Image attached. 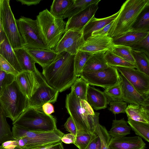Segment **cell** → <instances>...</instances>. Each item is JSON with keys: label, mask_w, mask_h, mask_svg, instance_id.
<instances>
[{"label": "cell", "mask_w": 149, "mask_h": 149, "mask_svg": "<svg viewBox=\"0 0 149 149\" xmlns=\"http://www.w3.org/2000/svg\"><path fill=\"white\" fill-rule=\"evenodd\" d=\"M74 55L64 52L57 54L53 61L42 68V74L48 84L58 92L70 87L77 78L74 67Z\"/></svg>", "instance_id": "6da1fadb"}, {"label": "cell", "mask_w": 149, "mask_h": 149, "mask_svg": "<svg viewBox=\"0 0 149 149\" xmlns=\"http://www.w3.org/2000/svg\"><path fill=\"white\" fill-rule=\"evenodd\" d=\"M65 107L74 122L78 133H95V123L99 118L100 113L94 112L86 101L79 99L71 90L66 95Z\"/></svg>", "instance_id": "7a4b0ae2"}, {"label": "cell", "mask_w": 149, "mask_h": 149, "mask_svg": "<svg viewBox=\"0 0 149 149\" xmlns=\"http://www.w3.org/2000/svg\"><path fill=\"white\" fill-rule=\"evenodd\" d=\"M149 6V0H127L123 4L114 20L108 36L113 38L132 30L133 25L142 11Z\"/></svg>", "instance_id": "3957f363"}, {"label": "cell", "mask_w": 149, "mask_h": 149, "mask_svg": "<svg viewBox=\"0 0 149 149\" xmlns=\"http://www.w3.org/2000/svg\"><path fill=\"white\" fill-rule=\"evenodd\" d=\"M13 125L37 132H51L57 129L54 117L45 114L41 110L30 107H27L13 122Z\"/></svg>", "instance_id": "277c9868"}, {"label": "cell", "mask_w": 149, "mask_h": 149, "mask_svg": "<svg viewBox=\"0 0 149 149\" xmlns=\"http://www.w3.org/2000/svg\"><path fill=\"white\" fill-rule=\"evenodd\" d=\"M12 132L15 140L21 138V149H33L61 141L65 134L58 129L51 132H37L15 125L12 127Z\"/></svg>", "instance_id": "5b68a950"}, {"label": "cell", "mask_w": 149, "mask_h": 149, "mask_svg": "<svg viewBox=\"0 0 149 149\" xmlns=\"http://www.w3.org/2000/svg\"><path fill=\"white\" fill-rule=\"evenodd\" d=\"M36 20L47 46L53 49L65 33L66 22L55 17L47 9L39 13Z\"/></svg>", "instance_id": "8992f818"}, {"label": "cell", "mask_w": 149, "mask_h": 149, "mask_svg": "<svg viewBox=\"0 0 149 149\" xmlns=\"http://www.w3.org/2000/svg\"><path fill=\"white\" fill-rule=\"evenodd\" d=\"M28 98L15 80L6 88L0 98V104L6 117L15 121L27 107Z\"/></svg>", "instance_id": "52a82bcc"}, {"label": "cell", "mask_w": 149, "mask_h": 149, "mask_svg": "<svg viewBox=\"0 0 149 149\" xmlns=\"http://www.w3.org/2000/svg\"><path fill=\"white\" fill-rule=\"evenodd\" d=\"M16 22L24 45L38 49H50L47 46L36 19L21 16L16 19Z\"/></svg>", "instance_id": "ba28073f"}, {"label": "cell", "mask_w": 149, "mask_h": 149, "mask_svg": "<svg viewBox=\"0 0 149 149\" xmlns=\"http://www.w3.org/2000/svg\"><path fill=\"white\" fill-rule=\"evenodd\" d=\"M9 2V0H1L0 19L3 30L14 50L23 47L24 44L19 32Z\"/></svg>", "instance_id": "9c48e42d"}, {"label": "cell", "mask_w": 149, "mask_h": 149, "mask_svg": "<svg viewBox=\"0 0 149 149\" xmlns=\"http://www.w3.org/2000/svg\"><path fill=\"white\" fill-rule=\"evenodd\" d=\"M34 72L36 76L37 83L31 96L28 99L27 107L41 110L44 104L47 102L54 103L55 102L59 92L48 84L42 74L38 69Z\"/></svg>", "instance_id": "30bf717a"}, {"label": "cell", "mask_w": 149, "mask_h": 149, "mask_svg": "<svg viewBox=\"0 0 149 149\" xmlns=\"http://www.w3.org/2000/svg\"><path fill=\"white\" fill-rule=\"evenodd\" d=\"M116 67L109 66L100 70L93 72H81L79 77L89 85L100 86L105 89L119 84L121 80Z\"/></svg>", "instance_id": "8fae6325"}, {"label": "cell", "mask_w": 149, "mask_h": 149, "mask_svg": "<svg viewBox=\"0 0 149 149\" xmlns=\"http://www.w3.org/2000/svg\"><path fill=\"white\" fill-rule=\"evenodd\" d=\"M84 41L82 30H69L65 32L53 49L57 54L65 52L75 55Z\"/></svg>", "instance_id": "7c38bea8"}, {"label": "cell", "mask_w": 149, "mask_h": 149, "mask_svg": "<svg viewBox=\"0 0 149 149\" xmlns=\"http://www.w3.org/2000/svg\"><path fill=\"white\" fill-rule=\"evenodd\" d=\"M116 68L138 92L142 95L149 97V76L135 68Z\"/></svg>", "instance_id": "4fadbf2b"}, {"label": "cell", "mask_w": 149, "mask_h": 149, "mask_svg": "<svg viewBox=\"0 0 149 149\" xmlns=\"http://www.w3.org/2000/svg\"><path fill=\"white\" fill-rule=\"evenodd\" d=\"M98 1L68 18L66 22L65 31L69 30H82L83 28L94 16L98 8Z\"/></svg>", "instance_id": "5bb4252c"}, {"label": "cell", "mask_w": 149, "mask_h": 149, "mask_svg": "<svg viewBox=\"0 0 149 149\" xmlns=\"http://www.w3.org/2000/svg\"><path fill=\"white\" fill-rule=\"evenodd\" d=\"M114 44L113 38L108 35L91 36L85 40L79 50L92 54L102 51H111Z\"/></svg>", "instance_id": "9a60e30c"}, {"label": "cell", "mask_w": 149, "mask_h": 149, "mask_svg": "<svg viewBox=\"0 0 149 149\" xmlns=\"http://www.w3.org/2000/svg\"><path fill=\"white\" fill-rule=\"evenodd\" d=\"M123 101L130 104L149 107V97L142 95L138 92L127 79L120 74Z\"/></svg>", "instance_id": "2e32d148"}, {"label": "cell", "mask_w": 149, "mask_h": 149, "mask_svg": "<svg viewBox=\"0 0 149 149\" xmlns=\"http://www.w3.org/2000/svg\"><path fill=\"white\" fill-rule=\"evenodd\" d=\"M15 80L20 89L28 99L31 96L37 83L34 72L23 71L15 76Z\"/></svg>", "instance_id": "e0dca14e"}, {"label": "cell", "mask_w": 149, "mask_h": 149, "mask_svg": "<svg viewBox=\"0 0 149 149\" xmlns=\"http://www.w3.org/2000/svg\"><path fill=\"white\" fill-rule=\"evenodd\" d=\"M109 146L110 149H145L146 144L139 136L111 138Z\"/></svg>", "instance_id": "ac0fdd59"}, {"label": "cell", "mask_w": 149, "mask_h": 149, "mask_svg": "<svg viewBox=\"0 0 149 149\" xmlns=\"http://www.w3.org/2000/svg\"><path fill=\"white\" fill-rule=\"evenodd\" d=\"M24 47L36 63L42 68L50 65L57 55L54 49H38L26 45H24Z\"/></svg>", "instance_id": "d6986e66"}, {"label": "cell", "mask_w": 149, "mask_h": 149, "mask_svg": "<svg viewBox=\"0 0 149 149\" xmlns=\"http://www.w3.org/2000/svg\"><path fill=\"white\" fill-rule=\"evenodd\" d=\"M0 54L18 72L20 73L22 71L2 26L0 33Z\"/></svg>", "instance_id": "ffe728a7"}, {"label": "cell", "mask_w": 149, "mask_h": 149, "mask_svg": "<svg viewBox=\"0 0 149 149\" xmlns=\"http://www.w3.org/2000/svg\"><path fill=\"white\" fill-rule=\"evenodd\" d=\"M120 12V10L116 13L108 17L97 18L93 16L83 28L82 31L85 40L91 36L93 32L98 30L111 22L117 17Z\"/></svg>", "instance_id": "44dd1931"}, {"label": "cell", "mask_w": 149, "mask_h": 149, "mask_svg": "<svg viewBox=\"0 0 149 149\" xmlns=\"http://www.w3.org/2000/svg\"><path fill=\"white\" fill-rule=\"evenodd\" d=\"M86 101L96 110L105 109L108 104L104 92L89 85L87 91Z\"/></svg>", "instance_id": "7402d4cb"}, {"label": "cell", "mask_w": 149, "mask_h": 149, "mask_svg": "<svg viewBox=\"0 0 149 149\" xmlns=\"http://www.w3.org/2000/svg\"><path fill=\"white\" fill-rule=\"evenodd\" d=\"M149 34V32L132 30L113 38L114 45H121L131 47Z\"/></svg>", "instance_id": "603a6c76"}, {"label": "cell", "mask_w": 149, "mask_h": 149, "mask_svg": "<svg viewBox=\"0 0 149 149\" xmlns=\"http://www.w3.org/2000/svg\"><path fill=\"white\" fill-rule=\"evenodd\" d=\"M106 52L102 51L93 54L88 60L81 72L95 71L108 67L109 65L104 56Z\"/></svg>", "instance_id": "cb8c5ba5"}, {"label": "cell", "mask_w": 149, "mask_h": 149, "mask_svg": "<svg viewBox=\"0 0 149 149\" xmlns=\"http://www.w3.org/2000/svg\"><path fill=\"white\" fill-rule=\"evenodd\" d=\"M125 113L128 119L149 123V107L138 105L130 104L127 106Z\"/></svg>", "instance_id": "d4e9b609"}, {"label": "cell", "mask_w": 149, "mask_h": 149, "mask_svg": "<svg viewBox=\"0 0 149 149\" xmlns=\"http://www.w3.org/2000/svg\"><path fill=\"white\" fill-rule=\"evenodd\" d=\"M13 50L22 71H36L37 69L35 64L36 63L24 47Z\"/></svg>", "instance_id": "484cf974"}, {"label": "cell", "mask_w": 149, "mask_h": 149, "mask_svg": "<svg viewBox=\"0 0 149 149\" xmlns=\"http://www.w3.org/2000/svg\"><path fill=\"white\" fill-rule=\"evenodd\" d=\"M127 121L124 118L120 120H113L111 127L108 132L112 138H118L125 136L130 133L131 128L127 125Z\"/></svg>", "instance_id": "4316f807"}, {"label": "cell", "mask_w": 149, "mask_h": 149, "mask_svg": "<svg viewBox=\"0 0 149 149\" xmlns=\"http://www.w3.org/2000/svg\"><path fill=\"white\" fill-rule=\"evenodd\" d=\"M6 118V113L0 104V144L8 141L16 140Z\"/></svg>", "instance_id": "83f0119b"}, {"label": "cell", "mask_w": 149, "mask_h": 149, "mask_svg": "<svg viewBox=\"0 0 149 149\" xmlns=\"http://www.w3.org/2000/svg\"><path fill=\"white\" fill-rule=\"evenodd\" d=\"M74 0H54L49 11L55 17L63 18L66 11L74 2Z\"/></svg>", "instance_id": "f1b7e54d"}, {"label": "cell", "mask_w": 149, "mask_h": 149, "mask_svg": "<svg viewBox=\"0 0 149 149\" xmlns=\"http://www.w3.org/2000/svg\"><path fill=\"white\" fill-rule=\"evenodd\" d=\"M132 30L149 32V6L139 15L133 25Z\"/></svg>", "instance_id": "f546056e"}, {"label": "cell", "mask_w": 149, "mask_h": 149, "mask_svg": "<svg viewBox=\"0 0 149 149\" xmlns=\"http://www.w3.org/2000/svg\"><path fill=\"white\" fill-rule=\"evenodd\" d=\"M131 52L135 61L136 69L149 76V58L142 52L132 49Z\"/></svg>", "instance_id": "4dcf8cb0"}, {"label": "cell", "mask_w": 149, "mask_h": 149, "mask_svg": "<svg viewBox=\"0 0 149 149\" xmlns=\"http://www.w3.org/2000/svg\"><path fill=\"white\" fill-rule=\"evenodd\" d=\"M105 58L109 66L116 67H125L136 68L135 64L130 63L111 51H107L105 53Z\"/></svg>", "instance_id": "1f68e13d"}, {"label": "cell", "mask_w": 149, "mask_h": 149, "mask_svg": "<svg viewBox=\"0 0 149 149\" xmlns=\"http://www.w3.org/2000/svg\"><path fill=\"white\" fill-rule=\"evenodd\" d=\"M100 0H74L72 4L66 11L63 19L69 18L91 5Z\"/></svg>", "instance_id": "d6a6232c"}, {"label": "cell", "mask_w": 149, "mask_h": 149, "mask_svg": "<svg viewBox=\"0 0 149 149\" xmlns=\"http://www.w3.org/2000/svg\"><path fill=\"white\" fill-rule=\"evenodd\" d=\"M127 123L135 134L149 142V123L135 121L128 118Z\"/></svg>", "instance_id": "836d02e7"}, {"label": "cell", "mask_w": 149, "mask_h": 149, "mask_svg": "<svg viewBox=\"0 0 149 149\" xmlns=\"http://www.w3.org/2000/svg\"><path fill=\"white\" fill-rule=\"evenodd\" d=\"M89 85L81 78H77L71 86V90L79 99L86 101L87 93Z\"/></svg>", "instance_id": "e575fe53"}, {"label": "cell", "mask_w": 149, "mask_h": 149, "mask_svg": "<svg viewBox=\"0 0 149 149\" xmlns=\"http://www.w3.org/2000/svg\"><path fill=\"white\" fill-rule=\"evenodd\" d=\"M93 54L82 51L79 50L74 55V67L76 76L79 77L80 73L89 58Z\"/></svg>", "instance_id": "d590c367"}, {"label": "cell", "mask_w": 149, "mask_h": 149, "mask_svg": "<svg viewBox=\"0 0 149 149\" xmlns=\"http://www.w3.org/2000/svg\"><path fill=\"white\" fill-rule=\"evenodd\" d=\"M95 133L89 132H78L74 144L79 149H85L88 144L97 136Z\"/></svg>", "instance_id": "8d00e7d4"}, {"label": "cell", "mask_w": 149, "mask_h": 149, "mask_svg": "<svg viewBox=\"0 0 149 149\" xmlns=\"http://www.w3.org/2000/svg\"><path fill=\"white\" fill-rule=\"evenodd\" d=\"M103 92L107 98L108 104L111 101H123L120 81L116 85L105 89Z\"/></svg>", "instance_id": "74e56055"}, {"label": "cell", "mask_w": 149, "mask_h": 149, "mask_svg": "<svg viewBox=\"0 0 149 149\" xmlns=\"http://www.w3.org/2000/svg\"><path fill=\"white\" fill-rule=\"evenodd\" d=\"M99 119L96 122L95 132L100 138L101 149H110L109 144L111 137L106 128L100 124Z\"/></svg>", "instance_id": "f35d334b"}, {"label": "cell", "mask_w": 149, "mask_h": 149, "mask_svg": "<svg viewBox=\"0 0 149 149\" xmlns=\"http://www.w3.org/2000/svg\"><path fill=\"white\" fill-rule=\"evenodd\" d=\"M130 47L121 45H114L111 52L125 60L135 64Z\"/></svg>", "instance_id": "ab89813d"}, {"label": "cell", "mask_w": 149, "mask_h": 149, "mask_svg": "<svg viewBox=\"0 0 149 149\" xmlns=\"http://www.w3.org/2000/svg\"><path fill=\"white\" fill-rule=\"evenodd\" d=\"M15 75L0 70V98L7 87L15 80Z\"/></svg>", "instance_id": "60d3db41"}, {"label": "cell", "mask_w": 149, "mask_h": 149, "mask_svg": "<svg viewBox=\"0 0 149 149\" xmlns=\"http://www.w3.org/2000/svg\"><path fill=\"white\" fill-rule=\"evenodd\" d=\"M131 48L132 50L144 53L149 58V34Z\"/></svg>", "instance_id": "b9f144b4"}, {"label": "cell", "mask_w": 149, "mask_h": 149, "mask_svg": "<svg viewBox=\"0 0 149 149\" xmlns=\"http://www.w3.org/2000/svg\"><path fill=\"white\" fill-rule=\"evenodd\" d=\"M108 109L115 114L125 113L127 107V103L123 101H111L109 102Z\"/></svg>", "instance_id": "7bdbcfd3"}, {"label": "cell", "mask_w": 149, "mask_h": 149, "mask_svg": "<svg viewBox=\"0 0 149 149\" xmlns=\"http://www.w3.org/2000/svg\"><path fill=\"white\" fill-rule=\"evenodd\" d=\"M0 70L4 71L15 76H16L19 73L0 54Z\"/></svg>", "instance_id": "ee69618b"}, {"label": "cell", "mask_w": 149, "mask_h": 149, "mask_svg": "<svg viewBox=\"0 0 149 149\" xmlns=\"http://www.w3.org/2000/svg\"><path fill=\"white\" fill-rule=\"evenodd\" d=\"M64 126L67 131L76 136L78 133L77 130L74 122L70 116L67 119Z\"/></svg>", "instance_id": "f6af8a7d"}, {"label": "cell", "mask_w": 149, "mask_h": 149, "mask_svg": "<svg viewBox=\"0 0 149 149\" xmlns=\"http://www.w3.org/2000/svg\"><path fill=\"white\" fill-rule=\"evenodd\" d=\"M113 21L103 28L93 32L91 36L108 35V32L112 26Z\"/></svg>", "instance_id": "bcb514c9"}, {"label": "cell", "mask_w": 149, "mask_h": 149, "mask_svg": "<svg viewBox=\"0 0 149 149\" xmlns=\"http://www.w3.org/2000/svg\"><path fill=\"white\" fill-rule=\"evenodd\" d=\"M85 149H101V141L99 137L97 136Z\"/></svg>", "instance_id": "7dc6e473"}, {"label": "cell", "mask_w": 149, "mask_h": 149, "mask_svg": "<svg viewBox=\"0 0 149 149\" xmlns=\"http://www.w3.org/2000/svg\"><path fill=\"white\" fill-rule=\"evenodd\" d=\"M76 139V136L74 134L69 133L65 134L62 137L61 141L65 143L70 144L74 143Z\"/></svg>", "instance_id": "c3c4849f"}, {"label": "cell", "mask_w": 149, "mask_h": 149, "mask_svg": "<svg viewBox=\"0 0 149 149\" xmlns=\"http://www.w3.org/2000/svg\"><path fill=\"white\" fill-rule=\"evenodd\" d=\"M1 145L6 149H15L19 148L16 140L8 141L1 143Z\"/></svg>", "instance_id": "681fc988"}, {"label": "cell", "mask_w": 149, "mask_h": 149, "mask_svg": "<svg viewBox=\"0 0 149 149\" xmlns=\"http://www.w3.org/2000/svg\"><path fill=\"white\" fill-rule=\"evenodd\" d=\"M42 110L45 113L49 115H50L54 112L53 105L49 102L44 104L42 106Z\"/></svg>", "instance_id": "f907efd6"}, {"label": "cell", "mask_w": 149, "mask_h": 149, "mask_svg": "<svg viewBox=\"0 0 149 149\" xmlns=\"http://www.w3.org/2000/svg\"><path fill=\"white\" fill-rule=\"evenodd\" d=\"M20 2L22 4L26 5L28 6L36 5L40 3L41 0H17Z\"/></svg>", "instance_id": "816d5d0a"}, {"label": "cell", "mask_w": 149, "mask_h": 149, "mask_svg": "<svg viewBox=\"0 0 149 149\" xmlns=\"http://www.w3.org/2000/svg\"><path fill=\"white\" fill-rule=\"evenodd\" d=\"M61 141L56 142L48 144L40 147L33 149H55L57 146Z\"/></svg>", "instance_id": "f5cc1de1"}, {"label": "cell", "mask_w": 149, "mask_h": 149, "mask_svg": "<svg viewBox=\"0 0 149 149\" xmlns=\"http://www.w3.org/2000/svg\"><path fill=\"white\" fill-rule=\"evenodd\" d=\"M55 149H64L62 141L60 142Z\"/></svg>", "instance_id": "db71d44e"}, {"label": "cell", "mask_w": 149, "mask_h": 149, "mask_svg": "<svg viewBox=\"0 0 149 149\" xmlns=\"http://www.w3.org/2000/svg\"><path fill=\"white\" fill-rule=\"evenodd\" d=\"M0 149H6L4 148L3 146H2L1 145H0ZM15 149H20L19 148H17Z\"/></svg>", "instance_id": "11a10c76"}, {"label": "cell", "mask_w": 149, "mask_h": 149, "mask_svg": "<svg viewBox=\"0 0 149 149\" xmlns=\"http://www.w3.org/2000/svg\"><path fill=\"white\" fill-rule=\"evenodd\" d=\"M1 29H2V25H1V20H0V32L1 31Z\"/></svg>", "instance_id": "9f6ffc18"}, {"label": "cell", "mask_w": 149, "mask_h": 149, "mask_svg": "<svg viewBox=\"0 0 149 149\" xmlns=\"http://www.w3.org/2000/svg\"><path fill=\"white\" fill-rule=\"evenodd\" d=\"M1 0H0V6H1Z\"/></svg>", "instance_id": "6f0895ef"}]
</instances>
